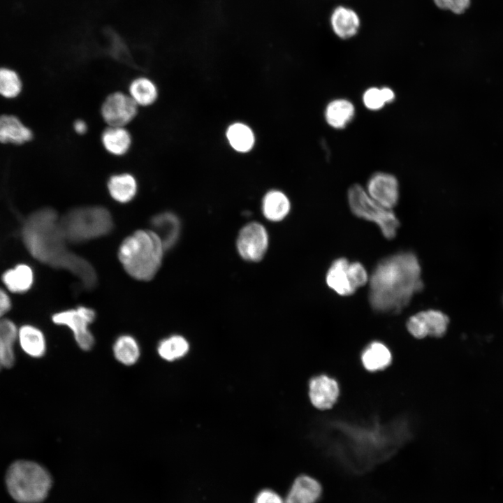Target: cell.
Masks as SVG:
<instances>
[{
    "instance_id": "cell-4",
    "label": "cell",
    "mask_w": 503,
    "mask_h": 503,
    "mask_svg": "<svg viewBox=\"0 0 503 503\" xmlns=\"http://www.w3.org/2000/svg\"><path fill=\"white\" fill-rule=\"evenodd\" d=\"M165 248L152 230L140 229L125 238L118 258L126 272L139 281H150L161 268Z\"/></svg>"
},
{
    "instance_id": "cell-34",
    "label": "cell",
    "mask_w": 503,
    "mask_h": 503,
    "mask_svg": "<svg viewBox=\"0 0 503 503\" xmlns=\"http://www.w3.org/2000/svg\"><path fill=\"white\" fill-rule=\"evenodd\" d=\"M435 5L443 10H449L455 14L463 13L469 6L470 0H433Z\"/></svg>"
},
{
    "instance_id": "cell-24",
    "label": "cell",
    "mask_w": 503,
    "mask_h": 503,
    "mask_svg": "<svg viewBox=\"0 0 503 503\" xmlns=\"http://www.w3.org/2000/svg\"><path fill=\"white\" fill-rule=\"evenodd\" d=\"M420 333L422 338L427 336L439 337L447 330L449 318L443 312L428 309L416 313Z\"/></svg>"
},
{
    "instance_id": "cell-25",
    "label": "cell",
    "mask_w": 503,
    "mask_h": 503,
    "mask_svg": "<svg viewBox=\"0 0 503 503\" xmlns=\"http://www.w3.org/2000/svg\"><path fill=\"white\" fill-rule=\"evenodd\" d=\"M128 94L138 107H147L156 101L159 90L156 85L150 78L140 76L130 82Z\"/></svg>"
},
{
    "instance_id": "cell-31",
    "label": "cell",
    "mask_w": 503,
    "mask_h": 503,
    "mask_svg": "<svg viewBox=\"0 0 503 503\" xmlns=\"http://www.w3.org/2000/svg\"><path fill=\"white\" fill-rule=\"evenodd\" d=\"M22 89V82L18 75L13 70L0 68V94L6 98L17 96Z\"/></svg>"
},
{
    "instance_id": "cell-17",
    "label": "cell",
    "mask_w": 503,
    "mask_h": 503,
    "mask_svg": "<svg viewBox=\"0 0 503 503\" xmlns=\"http://www.w3.org/2000/svg\"><path fill=\"white\" fill-rule=\"evenodd\" d=\"M349 264L347 258H338L331 263L326 275L328 287L341 296H349L356 291L348 277Z\"/></svg>"
},
{
    "instance_id": "cell-1",
    "label": "cell",
    "mask_w": 503,
    "mask_h": 503,
    "mask_svg": "<svg viewBox=\"0 0 503 503\" xmlns=\"http://www.w3.org/2000/svg\"><path fill=\"white\" fill-rule=\"evenodd\" d=\"M22 237L29 254L39 262L70 272L87 289L96 284L94 268L68 249L60 218L54 210L41 208L29 214L22 225Z\"/></svg>"
},
{
    "instance_id": "cell-32",
    "label": "cell",
    "mask_w": 503,
    "mask_h": 503,
    "mask_svg": "<svg viewBox=\"0 0 503 503\" xmlns=\"http://www.w3.org/2000/svg\"><path fill=\"white\" fill-rule=\"evenodd\" d=\"M347 275L352 286L356 290L366 284L369 281V276L365 267L359 262H353L349 264Z\"/></svg>"
},
{
    "instance_id": "cell-23",
    "label": "cell",
    "mask_w": 503,
    "mask_h": 503,
    "mask_svg": "<svg viewBox=\"0 0 503 503\" xmlns=\"http://www.w3.org/2000/svg\"><path fill=\"white\" fill-rule=\"evenodd\" d=\"M291 210V203L288 197L282 191L272 190L263 197L262 212L269 221L278 222L283 220Z\"/></svg>"
},
{
    "instance_id": "cell-3",
    "label": "cell",
    "mask_w": 503,
    "mask_h": 503,
    "mask_svg": "<svg viewBox=\"0 0 503 503\" xmlns=\"http://www.w3.org/2000/svg\"><path fill=\"white\" fill-rule=\"evenodd\" d=\"M416 254L400 252L382 258L369 278V302L380 313H399L423 288Z\"/></svg>"
},
{
    "instance_id": "cell-14",
    "label": "cell",
    "mask_w": 503,
    "mask_h": 503,
    "mask_svg": "<svg viewBox=\"0 0 503 503\" xmlns=\"http://www.w3.org/2000/svg\"><path fill=\"white\" fill-rule=\"evenodd\" d=\"M321 493L319 482L311 476L302 475L293 482L284 503H316Z\"/></svg>"
},
{
    "instance_id": "cell-30",
    "label": "cell",
    "mask_w": 503,
    "mask_h": 503,
    "mask_svg": "<svg viewBox=\"0 0 503 503\" xmlns=\"http://www.w3.org/2000/svg\"><path fill=\"white\" fill-rule=\"evenodd\" d=\"M189 350V344L180 335H172L161 340L157 347L160 357L173 361L184 356Z\"/></svg>"
},
{
    "instance_id": "cell-22",
    "label": "cell",
    "mask_w": 503,
    "mask_h": 503,
    "mask_svg": "<svg viewBox=\"0 0 503 503\" xmlns=\"http://www.w3.org/2000/svg\"><path fill=\"white\" fill-rule=\"evenodd\" d=\"M18 328L11 320L0 319V358L3 367H11L15 361L14 347L17 341Z\"/></svg>"
},
{
    "instance_id": "cell-37",
    "label": "cell",
    "mask_w": 503,
    "mask_h": 503,
    "mask_svg": "<svg viewBox=\"0 0 503 503\" xmlns=\"http://www.w3.org/2000/svg\"><path fill=\"white\" fill-rule=\"evenodd\" d=\"M73 128L75 132L79 135L85 134L88 130L87 124L82 119H77L73 122Z\"/></svg>"
},
{
    "instance_id": "cell-10",
    "label": "cell",
    "mask_w": 503,
    "mask_h": 503,
    "mask_svg": "<svg viewBox=\"0 0 503 503\" xmlns=\"http://www.w3.org/2000/svg\"><path fill=\"white\" fill-rule=\"evenodd\" d=\"M138 106L131 96L122 92L110 94L101 107V115L109 126L126 127L137 116Z\"/></svg>"
},
{
    "instance_id": "cell-29",
    "label": "cell",
    "mask_w": 503,
    "mask_h": 503,
    "mask_svg": "<svg viewBox=\"0 0 503 503\" xmlns=\"http://www.w3.org/2000/svg\"><path fill=\"white\" fill-rule=\"evenodd\" d=\"M226 136L233 148L240 152L250 150L254 143V136L250 128L241 123L231 125Z\"/></svg>"
},
{
    "instance_id": "cell-16",
    "label": "cell",
    "mask_w": 503,
    "mask_h": 503,
    "mask_svg": "<svg viewBox=\"0 0 503 503\" xmlns=\"http://www.w3.org/2000/svg\"><path fill=\"white\" fill-rule=\"evenodd\" d=\"M101 142L105 150L115 156L126 154L132 145V137L124 126H109L102 132Z\"/></svg>"
},
{
    "instance_id": "cell-21",
    "label": "cell",
    "mask_w": 503,
    "mask_h": 503,
    "mask_svg": "<svg viewBox=\"0 0 503 503\" xmlns=\"http://www.w3.org/2000/svg\"><path fill=\"white\" fill-rule=\"evenodd\" d=\"M17 342L22 350L30 357L41 358L46 351L45 335L34 326L26 324L20 327Z\"/></svg>"
},
{
    "instance_id": "cell-38",
    "label": "cell",
    "mask_w": 503,
    "mask_h": 503,
    "mask_svg": "<svg viewBox=\"0 0 503 503\" xmlns=\"http://www.w3.org/2000/svg\"><path fill=\"white\" fill-rule=\"evenodd\" d=\"M380 89L385 103L391 102L394 99L395 94L391 89L388 87H384Z\"/></svg>"
},
{
    "instance_id": "cell-35",
    "label": "cell",
    "mask_w": 503,
    "mask_h": 503,
    "mask_svg": "<svg viewBox=\"0 0 503 503\" xmlns=\"http://www.w3.org/2000/svg\"><path fill=\"white\" fill-rule=\"evenodd\" d=\"M254 503H284V501L277 493L267 489L258 494Z\"/></svg>"
},
{
    "instance_id": "cell-33",
    "label": "cell",
    "mask_w": 503,
    "mask_h": 503,
    "mask_svg": "<svg viewBox=\"0 0 503 503\" xmlns=\"http://www.w3.org/2000/svg\"><path fill=\"white\" fill-rule=\"evenodd\" d=\"M363 99L365 105L372 110H379L385 103L381 89L377 87L367 89L363 94Z\"/></svg>"
},
{
    "instance_id": "cell-12",
    "label": "cell",
    "mask_w": 503,
    "mask_h": 503,
    "mask_svg": "<svg viewBox=\"0 0 503 503\" xmlns=\"http://www.w3.org/2000/svg\"><path fill=\"white\" fill-rule=\"evenodd\" d=\"M340 394L337 381L326 375L313 378L309 382V398L313 405L321 410L331 408Z\"/></svg>"
},
{
    "instance_id": "cell-18",
    "label": "cell",
    "mask_w": 503,
    "mask_h": 503,
    "mask_svg": "<svg viewBox=\"0 0 503 503\" xmlns=\"http://www.w3.org/2000/svg\"><path fill=\"white\" fill-rule=\"evenodd\" d=\"M110 196L119 203L130 202L136 196L138 182L129 173H120L110 176L107 182Z\"/></svg>"
},
{
    "instance_id": "cell-11",
    "label": "cell",
    "mask_w": 503,
    "mask_h": 503,
    "mask_svg": "<svg viewBox=\"0 0 503 503\" xmlns=\"http://www.w3.org/2000/svg\"><path fill=\"white\" fill-rule=\"evenodd\" d=\"M367 191L373 200L387 209L391 210L398 202V182L391 174L374 173L367 182Z\"/></svg>"
},
{
    "instance_id": "cell-19",
    "label": "cell",
    "mask_w": 503,
    "mask_h": 503,
    "mask_svg": "<svg viewBox=\"0 0 503 503\" xmlns=\"http://www.w3.org/2000/svg\"><path fill=\"white\" fill-rule=\"evenodd\" d=\"M33 138L31 131L15 116H0V143L21 145Z\"/></svg>"
},
{
    "instance_id": "cell-26",
    "label": "cell",
    "mask_w": 503,
    "mask_h": 503,
    "mask_svg": "<svg viewBox=\"0 0 503 503\" xmlns=\"http://www.w3.org/2000/svg\"><path fill=\"white\" fill-rule=\"evenodd\" d=\"M392 356L388 348L381 342H373L363 351L361 361L365 369L377 372L386 369L391 363Z\"/></svg>"
},
{
    "instance_id": "cell-28",
    "label": "cell",
    "mask_w": 503,
    "mask_h": 503,
    "mask_svg": "<svg viewBox=\"0 0 503 503\" xmlns=\"http://www.w3.org/2000/svg\"><path fill=\"white\" fill-rule=\"evenodd\" d=\"M115 358L122 364L131 365L135 364L140 357V347L131 335H124L119 337L113 345Z\"/></svg>"
},
{
    "instance_id": "cell-20",
    "label": "cell",
    "mask_w": 503,
    "mask_h": 503,
    "mask_svg": "<svg viewBox=\"0 0 503 503\" xmlns=\"http://www.w3.org/2000/svg\"><path fill=\"white\" fill-rule=\"evenodd\" d=\"M1 278L7 290L15 293H22L32 287L34 272L29 265L19 263L6 270Z\"/></svg>"
},
{
    "instance_id": "cell-7",
    "label": "cell",
    "mask_w": 503,
    "mask_h": 503,
    "mask_svg": "<svg viewBox=\"0 0 503 503\" xmlns=\"http://www.w3.org/2000/svg\"><path fill=\"white\" fill-rule=\"evenodd\" d=\"M347 198L354 215L374 223L387 239L396 235L400 221L395 213L373 200L360 184H353L349 189Z\"/></svg>"
},
{
    "instance_id": "cell-9",
    "label": "cell",
    "mask_w": 503,
    "mask_h": 503,
    "mask_svg": "<svg viewBox=\"0 0 503 503\" xmlns=\"http://www.w3.org/2000/svg\"><path fill=\"white\" fill-rule=\"evenodd\" d=\"M269 238L265 228L260 223L250 222L240 231L236 247L240 256L249 262L260 261L267 252Z\"/></svg>"
},
{
    "instance_id": "cell-2",
    "label": "cell",
    "mask_w": 503,
    "mask_h": 503,
    "mask_svg": "<svg viewBox=\"0 0 503 503\" xmlns=\"http://www.w3.org/2000/svg\"><path fill=\"white\" fill-rule=\"evenodd\" d=\"M340 425L334 453L344 468L356 474L368 472L389 458L409 436L395 423L356 425L341 422Z\"/></svg>"
},
{
    "instance_id": "cell-27",
    "label": "cell",
    "mask_w": 503,
    "mask_h": 503,
    "mask_svg": "<svg viewBox=\"0 0 503 503\" xmlns=\"http://www.w3.org/2000/svg\"><path fill=\"white\" fill-rule=\"evenodd\" d=\"M353 104L346 99H336L326 107L325 116L329 125L335 129H343L354 115Z\"/></svg>"
},
{
    "instance_id": "cell-39",
    "label": "cell",
    "mask_w": 503,
    "mask_h": 503,
    "mask_svg": "<svg viewBox=\"0 0 503 503\" xmlns=\"http://www.w3.org/2000/svg\"><path fill=\"white\" fill-rule=\"evenodd\" d=\"M3 367V365H2V363H1V358H0V370H1Z\"/></svg>"
},
{
    "instance_id": "cell-36",
    "label": "cell",
    "mask_w": 503,
    "mask_h": 503,
    "mask_svg": "<svg viewBox=\"0 0 503 503\" xmlns=\"http://www.w3.org/2000/svg\"><path fill=\"white\" fill-rule=\"evenodd\" d=\"M11 308V300L8 293L0 288V319L4 318L5 314Z\"/></svg>"
},
{
    "instance_id": "cell-15",
    "label": "cell",
    "mask_w": 503,
    "mask_h": 503,
    "mask_svg": "<svg viewBox=\"0 0 503 503\" xmlns=\"http://www.w3.org/2000/svg\"><path fill=\"white\" fill-rule=\"evenodd\" d=\"M334 33L340 38L347 39L355 36L360 27V18L351 8L339 6L332 12L330 18Z\"/></svg>"
},
{
    "instance_id": "cell-13",
    "label": "cell",
    "mask_w": 503,
    "mask_h": 503,
    "mask_svg": "<svg viewBox=\"0 0 503 503\" xmlns=\"http://www.w3.org/2000/svg\"><path fill=\"white\" fill-rule=\"evenodd\" d=\"M152 231L160 238L166 250L173 247L177 242L181 231L178 217L171 212L156 214L151 219Z\"/></svg>"
},
{
    "instance_id": "cell-8",
    "label": "cell",
    "mask_w": 503,
    "mask_h": 503,
    "mask_svg": "<svg viewBox=\"0 0 503 503\" xmlns=\"http://www.w3.org/2000/svg\"><path fill=\"white\" fill-rule=\"evenodd\" d=\"M94 319L95 312L85 306L63 310L52 316L53 323L71 329L78 346L85 351L89 350L94 343V336L89 329Z\"/></svg>"
},
{
    "instance_id": "cell-5",
    "label": "cell",
    "mask_w": 503,
    "mask_h": 503,
    "mask_svg": "<svg viewBox=\"0 0 503 503\" xmlns=\"http://www.w3.org/2000/svg\"><path fill=\"white\" fill-rule=\"evenodd\" d=\"M52 480L48 471L29 460L13 462L6 474L8 493L18 503H41L48 496Z\"/></svg>"
},
{
    "instance_id": "cell-6",
    "label": "cell",
    "mask_w": 503,
    "mask_h": 503,
    "mask_svg": "<svg viewBox=\"0 0 503 503\" xmlns=\"http://www.w3.org/2000/svg\"><path fill=\"white\" fill-rule=\"evenodd\" d=\"M68 242L83 243L108 235L112 229L110 212L101 206L78 207L60 218Z\"/></svg>"
}]
</instances>
